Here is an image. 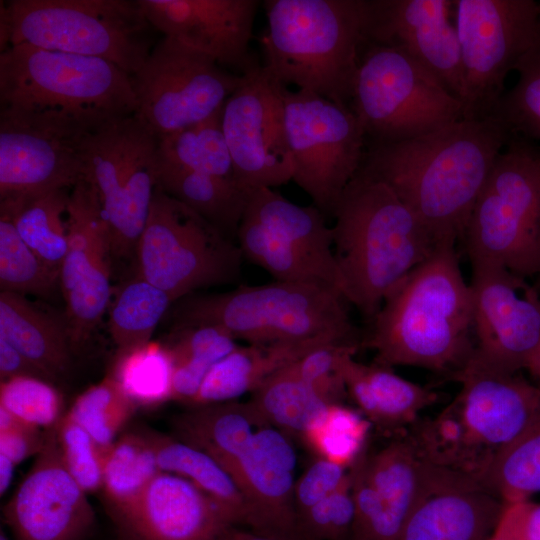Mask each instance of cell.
Segmentation results:
<instances>
[{
    "label": "cell",
    "instance_id": "cell-1",
    "mask_svg": "<svg viewBox=\"0 0 540 540\" xmlns=\"http://www.w3.org/2000/svg\"><path fill=\"white\" fill-rule=\"evenodd\" d=\"M511 137L496 116L461 119L406 141L366 146L357 173L387 185L437 241L457 242Z\"/></svg>",
    "mask_w": 540,
    "mask_h": 540
},
{
    "label": "cell",
    "instance_id": "cell-2",
    "mask_svg": "<svg viewBox=\"0 0 540 540\" xmlns=\"http://www.w3.org/2000/svg\"><path fill=\"white\" fill-rule=\"evenodd\" d=\"M456 241H442L387 294L366 340L375 361L455 374L474 346L470 283L462 275Z\"/></svg>",
    "mask_w": 540,
    "mask_h": 540
},
{
    "label": "cell",
    "instance_id": "cell-3",
    "mask_svg": "<svg viewBox=\"0 0 540 540\" xmlns=\"http://www.w3.org/2000/svg\"><path fill=\"white\" fill-rule=\"evenodd\" d=\"M332 216L344 297L369 319L392 288L441 243L387 185L359 173Z\"/></svg>",
    "mask_w": 540,
    "mask_h": 540
},
{
    "label": "cell",
    "instance_id": "cell-4",
    "mask_svg": "<svg viewBox=\"0 0 540 540\" xmlns=\"http://www.w3.org/2000/svg\"><path fill=\"white\" fill-rule=\"evenodd\" d=\"M263 68L278 83L350 108L369 42V0H265Z\"/></svg>",
    "mask_w": 540,
    "mask_h": 540
},
{
    "label": "cell",
    "instance_id": "cell-5",
    "mask_svg": "<svg viewBox=\"0 0 540 540\" xmlns=\"http://www.w3.org/2000/svg\"><path fill=\"white\" fill-rule=\"evenodd\" d=\"M343 295L321 283L275 281L187 298L175 310V328L221 327L247 344L329 337L358 344Z\"/></svg>",
    "mask_w": 540,
    "mask_h": 540
},
{
    "label": "cell",
    "instance_id": "cell-6",
    "mask_svg": "<svg viewBox=\"0 0 540 540\" xmlns=\"http://www.w3.org/2000/svg\"><path fill=\"white\" fill-rule=\"evenodd\" d=\"M139 1L10 0L0 5L1 51L12 45L105 59L129 76L153 46Z\"/></svg>",
    "mask_w": 540,
    "mask_h": 540
},
{
    "label": "cell",
    "instance_id": "cell-7",
    "mask_svg": "<svg viewBox=\"0 0 540 540\" xmlns=\"http://www.w3.org/2000/svg\"><path fill=\"white\" fill-rule=\"evenodd\" d=\"M471 265L540 276V148L512 136L472 209L463 238Z\"/></svg>",
    "mask_w": 540,
    "mask_h": 540
},
{
    "label": "cell",
    "instance_id": "cell-8",
    "mask_svg": "<svg viewBox=\"0 0 540 540\" xmlns=\"http://www.w3.org/2000/svg\"><path fill=\"white\" fill-rule=\"evenodd\" d=\"M350 109L366 146L413 139L463 119L462 104L398 48L368 42L354 78Z\"/></svg>",
    "mask_w": 540,
    "mask_h": 540
},
{
    "label": "cell",
    "instance_id": "cell-9",
    "mask_svg": "<svg viewBox=\"0 0 540 540\" xmlns=\"http://www.w3.org/2000/svg\"><path fill=\"white\" fill-rule=\"evenodd\" d=\"M0 107L114 117L137 105L131 76L114 63L19 44L0 53Z\"/></svg>",
    "mask_w": 540,
    "mask_h": 540
},
{
    "label": "cell",
    "instance_id": "cell-10",
    "mask_svg": "<svg viewBox=\"0 0 540 540\" xmlns=\"http://www.w3.org/2000/svg\"><path fill=\"white\" fill-rule=\"evenodd\" d=\"M157 153V136L136 113L105 121L85 141L83 179L100 199L113 257L136 253L157 186Z\"/></svg>",
    "mask_w": 540,
    "mask_h": 540
},
{
    "label": "cell",
    "instance_id": "cell-11",
    "mask_svg": "<svg viewBox=\"0 0 540 540\" xmlns=\"http://www.w3.org/2000/svg\"><path fill=\"white\" fill-rule=\"evenodd\" d=\"M135 255L138 274L173 301L237 282L243 261L236 241L157 186Z\"/></svg>",
    "mask_w": 540,
    "mask_h": 540
},
{
    "label": "cell",
    "instance_id": "cell-12",
    "mask_svg": "<svg viewBox=\"0 0 540 540\" xmlns=\"http://www.w3.org/2000/svg\"><path fill=\"white\" fill-rule=\"evenodd\" d=\"M114 117L0 107V200L74 187L87 137Z\"/></svg>",
    "mask_w": 540,
    "mask_h": 540
},
{
    "label": "cell",
    "instance_id": "cell-13",
    "mask_svg": "<svg viewBox=\"0 0 540 540\" xmlns=\"http://www.w3.org/2000/svg\"><path fill=\"white\" fill-rule=\"evenodd\" d=\"M466 120L493 116L505 79L540 37V3L533 0H454Z\"/></svg>",
    "mask_w": 540,
    "mask_h": 540
},
{
    "label": "cell",
    "instance_id": "cell-14",
    "mask_svg": "<svg viewBox=\"0 0 540 540\" xmlns=\"http://www.w3.org/2000/svg\"><path fill=\"white\" fill-rule=\"evenodd\" d=\"M283 103L292 181L325 216H332L361 166L363 129L349 107L312 92L284 87Z\"/></svg>",
    "mask_w": 540,
    "mask_h": 540
},
{
    "label": "cell",
    "instance_id": "cell-15",
    "mask_svg": "<svg viewBox=\"0 0 540 540\" xmlns=\"http://www.w3.org/2000/svg\"><path fill=\"white\" fill-rule=\"evenodd\" d=\"M242 79L210 56L163 36L131 76L135 113L159 139L220 112Z\"/></svg>",
    "mask_w": 540,
    "mask_h": 540
},
{
    "label": "cell",
    "instance_id": "cell-16",
    "mask_svg": "<svg viewBox=\"0 0 540 540\" xmlns=\"http://www.w3.org/2000/svg\"><path fill=\"white\" fill-rule=\"evenodd\" d=\"M262 64L245 74L226 100L221 127L235 180L246 191L292 181L293 163L285 124L283 89Z\"/></svg>",
    "mask_w": 540,
    "mask_h": 540
},
{
    "label": "cell",
    "instance_id": "cell-17",
    "mask_svg": "<svg viewBox=\"0 0 540 540\" xmlns=\"http://www.w3.org/2000/svg\"><path fill=\"white\" fill-rule=\"evenodd\" d=\"M471 266L475 346L468 362L502 373L526 370L540 347V294L505 268Z\"/></svg>",
    "mask_w": 540,
    "mask_h": 540
},
{
    "label": "cell",
    "instance_id": "cell-18",
    "mask_svg": "<svg viewBox=\"0 0 540 540\" xmlns=\"http://www.w3.org/2000/svg\"><path fill=\"white\" fill-rule=\"evenodd\" d=\"M68 249L59 271L64 317L74 350L85 345L110 306L112 246L95 188L82 179L71 188Z\"/></svg>",
    "mask_w": 540,
    "mask_h": 540
},
{
    "label": "cell",
    "instance_id": "cell-19",
    "mask_svg": "<svg viewBox=\"0 0 540 540\" xmlns=\"http://www.w3.org/2000/svg\"><path fill=\"white\" fill-rule=\"evenodd\" d=\"M2 513L15 540H85L92 532L93 508L63 463L55 427Z\"/></svg>",
    "mask_w": 540,
    "mask_h": 540
},
{
    "label": "cell",
    "instance_id": "cell-20",
    "mask_svg": "<svg viewBox=\"0 0 540 540\" xmlns=\"http://www.w3.org/2000/svg\"><path fill=\"white\" fill-rule=\"evenodd\" d=\"M368 40L400 49L461 102L463 76L454 0H369Z\"/></svg>",
    "mask_w": 540,
    "mask_h": 540
},
{
    "label": "cell",
    "instance_id": "cell-21",
    "mask_svg": "<svg viewBox=\"0 0 540 540\" xmlns=\"http://www.w3.org/2000/svg\"><path fill=\"white\" fill-rule=\"evenodd\" d=\"M152 27L243 75L259 62L250 53L258 0H138Z\"/></svg>",
    "mask_w": 540,
    "mask_h": 540
},
{
    "label": "cell",
    "instance_id": "cell-22",
    "mask_svg": "<svg viewBox=\"0 0 540 540\" xmlns=\"http://www.w3.org/2000/svg\"><path fill=\"white\" fill-rule=\"evenodd\" d=\"M122 540H218L238 525L189 480L161 472L115 521Z\"/></svg>",
    "mask_w": 540,
    "mask_h": 540
},
{
    "label": "cell",
    "instance_id": "cell-23",
    "mask_svg": "<svg viewBox=\"0 0 540 540\" xmlns=\"http://www.w3.org/2000/svg\"><path fill=\"white\" fill-rule=\"evenodd\" d=\"M455 398L472 442L488 453L513 442L540 412V387L519 373H502L471 362L454 374Z\"/></svg>",
    "mask_w": 540,
    "mask_h": 540
},
{
    "label": "cell",
    "instance_id": "cell-24",
    "mask_svg": "<svg viewBox=\"0 0 540 540\" xmlns=\"http://www.w3.org/2000/svg\"><path fill=\"white\" fill-rule=\"evenodd\" d=\"M296 454L287 434L266 425L251 438L229 470L249 512L248 527L300 533L294 502Z\"/></svg>",
    "mask_w": 540,
    "mask_h": 540
},
{
    "label": "cell",
    "instance_id": "cell-25",
    "mask_svg": "<svg viewBox=\"0 0 540 540\" xmlns=\"http://www.w3.org/2000/svg\"><path fill=\"white\" fill-rule=\"evenodd\" d=\"M367 481L405 523L415 507L431 494L482 485L478 480L427 461L411 439L396 441L363 458Z\"/></svg>",
    "mask_w": 540,
    "mask_h": 540
},
{
    "label": "cell",
    "instance_id": "cell-26",
    "mask_svg": "<svg viewBox=\"0 0 540 540\" xmlns=\"http://www.w3.org/2000/svg\"><path fill=\"white\" fill-rule=\"evenodd\" d=\"M503 507L482 485L437 492L411 512L399 540H489Z\"/></svg>",
    "mask_w": 540,
    "mask_h": 540
},
{
    "label": "cell",
    "instance_id": "cell-27",
    "mask_svg": "<svg viewBox=\"0 0 540 540\" xmlns=\"http://www.w3.org/2000/svg\"><path fill=\"white\" fill-rule=\"evenodd\" d=\"M328 343L343 342L329 337H319L299 341L238 345L212 366L190 406L229 402L245 393H252L278 371L297 362L314 348Z\"/></svg>",
    "mask_w": 540,
    "mask_h": 540
},
{
    "label": "cell",
    "instance_id": "cell-28",
    "mask_svg": "<svg viewBox=\"0 0 540 540\" xmlns=\"http://www.w3.org/2000/svg\"><path fill=\"white\" fill-rule=\"evenodd\" d=\"M0 337L34 363L52 383L68 376L75 350L65 317L52 315L24 295L1 291Z\"/></svg>",
    "mask_w": 540,
    "mask_h": 540
},
{
    "label": "cell",
    "instance_id": "cell-29",
    "mask_svg": "<svg viewBox=\"0 0 540 540\" xmlns=\"http://www.w3.org/2000/svg\"><path fill=\"white\" fill-rule=\"evenodd\" d=\"M354 354L344 356L339 374L346 391L371 422L385 427L408 424L437 401L432 390L402 378L388 366L357 362Z\"/></svg>",
    "mask_w": 540,
    "mask_h": 540
},
{
    "label": "cell",
    "instance_id": "cell-30",
    "mask_svg": "<svg viewBox=\"0 0 540 540\" xmlns=\"http://www.w3.org/2000/svg\"><path fill=\"white\" fill-rule=\"evenodd\" d=\"M244 213L321 268L344 297L343 282L333 252L332 227L328 226L325 214L316 206H300L274 188H259L249 193Z\"/></svg>",
    "mask_w": 540,
    "mask_h": 540
},
{
    "label": "cell",
    "instance_id": "cell-31",
    "mask_svg": "<svg viewBox=\"0 0 540 540\" xmlns=\"http://www.w3.org/2000/svg\"><path fill=\"white\" fill-rule=\"evenodd\" d=\"M268 424L248 401L192 407L174 423L178 439L210 455L228 473L253 435ZM229 474V473H228Z\"/></svg>",
    "mask_w": 540,
    "mask_h": 540
},
{
    "label": "cell",
    "instance_id": "cell-32",
    "mask_svg": "<svg viewBox=\"0 0 540 540\" xmlns=\"http://www.w3.org/2000/svg\"><path fill=\"white\" fill-rule=\"evenodd\" d=\"M157 187L236 241L249 191L233 179L158 159Z\"/></svg>",
    "mask_w": 540,
    "mask_h": 540
},
{
    "label": "cell",
    "instance_id": "cell-33",
    "mask_svg": "<svg viewBox=\"0 0 540 540\" xmlns=\"http://www.w3.org/2000/svg\"><path fill=\"white\" fill-rule=\"evenodd\" d=\"M161 472L185 478L213 498L234 519L248 526L247 503L224 468L204 451L173 437L145 430Z\"/></svg>",
    "mask_w": 540,
    "mask_h": 540
},
{
    "label": "cell",
    "instance_id": "cell-34",
    "mask_svg": "<svg viewBox=\"0 0 540 540\" xmlns=\"http://www.w3.org/2000/svg\"><path fill=\"white\" fill-rule=\"evenodd\" d=\"M70 190L57 189L29 197L0 200V209L10 213L22 240L57 272L68 249Z\"/></svg>",
    "mask_w": 540,
    "mask_h": 540
},
{
    "label": "cell",
    "instance_id": "cell-35",
    "mask_svg": "<svg viewBox=\"0 0 540 540\" xmlns=\"http://www.w3.org/2000/svg\"><path fill=\"white\" fill-rule=\"evenodd\" d=\"M293 364L263 382L249 402L271 426L302 437L314 419L336 402L301 378Z\"/></svg>",
    "mask_w": 540,
    "mask_h": 540
},
{
    "label": "cell",
    "instance_id": "cell-36",
    "mask_svg": "<svg viewBox=\"0 0 540 540\" xmlns=\"http://www.w3.org/2000/svg\"><path fill=\"white\" fill-rule=\"evenodd\" d=\"M159 473L145 430L123 433L114 441L106 451L102 487L114 522L132 507Z\"/></svg>",
    "mask_w": 540,
    "mask_h": 540
},
{
    "label": "cell",
    "instance_id": "cell-37",
    "mask_svg": "<svg viewBox=\"0 0 540 540\" xmlns=\"http://www.w3.org/2000/svg\"><path fill=\"white\" fill-rule=\"evenodd\" d=\"M410 439L430 463L466 474L481 484L492 462V457L472 442L455 399L435 418L419 423Z\"/></svg>",
    "mask_w": 540,
    "mask_h": 540
},
{
    "label": "cell",
    "instance_id": "cell-38",
    "mask_svg": "<svg viewBox=\"0 0 540 540\" xmlns=\"http://www.w3.org/2000/svg\"><path fill=\"white\" fill-rule=\"evenodd\" d=\"M236 242L243 259L264 269L275 281L321 283L338 290L321 268L245 213L237 232Z\"/></svg>",
    "mask_w": 540,
    "mask_h": 540
},
{
    "label": "cell",
    "instance_id": "cell-39",
    "mask_svg": "<svg viewBox=\"0 0 540 540\" xmlns=\"http://www.w3.org/2000/svg\"><path fill=\"white\" fill-rule=\"evenodd\" d=\"M172 298L141 275L127 281L109 306V332L117 352L150 342Z\"/></svg>",
    "mask_w": 540,
    "mask_h": 540
},
{
    "label": "cell",
    "instance_id": "cell-40",
    "mask_svg": "<svg viewBox=\"0 0 540 540\" xmlns=\"http://www.w3.org/2000/svg\"><path fill=\"white\" fill-rule=\"evenodd\" d=\"M483 486L504 504L540 492V412L527 428L494 456Z\"/></svg>",
    "mask_w": 540,
    "mask_h": 540
},
{
    "label": "cell",
    "instance_id": "cell-41",
    "mask_svg": "<svg viewBox=\"0 0 540 540\" xmlns=\"http://www.w3.org/2000/svg\"><path fill=\"white\" fill-rule=\"evenodd\" d=\"M174 362L167 345L148 342L117 352L111 375L139 407L172 400Z\"/></svg>",
    "mask_w": 540,
    "mask_h": 540
},
{
    "label": "cell",
    "instance_id": "cell-42",
    "mask_svg": "<svg viewBox=\"0 0 540 540\" xmlns=\"http://www.w3.org/2000/svg\"><path fill=\"white\" fill-rule=\"evenodd\" d=\"M221 112L159 138L158 159L235 180L231 154L221 127Z\"/></svg>",
    "mask_w": 540,
    "mask_h": 540
},
{
    "label": "cell",
    "instance_id": "cell-43",
    "mask_svg": "<svg viewBox=\"0 0 540 540\" xmlns=\"http://www.w3.org/2000/svg\"><path fill=\"white\" fill-rule=\"evenodd\" d=\"M0 288L51 298L60 291L59 272L46 265L22 240L12 216L0 209Z\"/></svg>",
    "mask_w": 540,
    "mask_h": 540
},
{
    "label": "cell",
    "instance_id": "cell-44",
    "mask_svg": "<svg viewBox=\"0 0 540 540\" xmlns=\"http://www.w3.org/2000/svg\"><path fill=\"white\" fill-rule=\"evenodd\" d=\"M370 422L355 410L334 403L314 419L301 438L318 458L347 468L363 454Z\"/></svg>",
    "mask_w": 540,
    "mask_h": 540
},
{
    "label": "cell",
    "instance_id": "cell-45",
    "mask_svg": "<svg viewBox=\"0 0 540 540\" xmlns=\"http://www.w3.org/2000/svg\"><path fill=\"white\" fill-rule=\"evenodd\" d=\"M137 408L116 380L107 375L82 392L67 413L107 450Z\"/></svg>",
    "mask_w": 540,
    "mask_h": 540
},
{
    "label": "cell",
    "instance_id": "cell-46",
    "mask_svg": "<svg viewBox=\"0 0 540 540\" xmlns=\"http://www.w3.org/2000/svg\"><path fill=\"white\" fill-rule=\"evenodd\" d=\"M514 71L518 73L517 82L504 92L493 116L504 122L511 136L540 140V37Z\"/></svg>",
    "mask_w": 540,
    "mask_h": 540
},
{
    "label": "cell",
    "instance_id": "cell-47",
    "mask_svg": "<svg viewBox=\"0 0 540 540\" xmlns=\"http://www.w3.org/2000/svg\"><path fill=\"white\" fill-rule=\"evenodd\" d=\"M0 407L43 430L55 427L66 413L63 396L54 383L27 376L1 381Z\"/></svg>",
    "mask_w": 540,
    "mask_h": 540
},
{
    "label": "cell",
    "instance_id": "cell-48",
    "mask_svg": "<svg viewBox=\"0 0 540 540\" xmlns=\"http://www.w3.org/2000/svg\"><path fill=\"white\" fill-rule=\"evenodd\" d=\"M55 429L63 463L74 480L86 493L102 489L108 449L102 448L67 412Z\"/></svg>",
    "mask_w": 540,
    "mask_h": 540
},
{
    "label": "cell",
    "instance_id": "cell-49",
    "mask_svg": "<svg viewBox=\"0 0 540 540\" xmlns=\"http://www.w3.org/2000/svg\"><path fill=\"white\" fill-rule=\"evenodd\" d=\"M362 454L352 466L355 515L354 540H399L405 520L396 514L367 481Z\"/></svg>",
    "mask_w": 540,
    "mask_h": 540
},
{
    "label": "cell",
    "instance_id": "cell-50",
    "mask_svg": "<svg viewBox=\"0 0 540 540\" xmlns=\"http://www.w3.org/2000/svg\"><path fill=\"white\" fill-rule=\"evenodd\" d=\"M354 515L350 472L339 489L297 515V529L309 540H340L352 531Z\"/></svg>",
    "mask_w": 540,
    "mask_h": 540
},
{
    "label": "cell",
    "instance_id": "cell-51",
    "mask_svg": "<svg viewBox=\"0 0 540 540\" xmlns=\"http://www.w3.org/2000/svg\"><path fill=\"white\" fill-rule=\"evenodd\" d=\"M236 341L221 327L195 325L175 328L167 347L174 363L189 361L212 368L239 345Z\"/></svg>",
    "mask_w": 540,
    "mask_h": 540
},
{
    "label": "cell",
    "instance_id": "cell-52",
    "mask_svg": "<svg viewBox=\"0 0 540 540\" xmlns=\"http://www.w3.org/2000/svg\"><path fill=\"white\" fill-rule=\"evenodd\" d=\"M358 347V344L347 343L324 344L305 354L293 365L301 378L339 403L346 390L339 374L341 361L348 353H356Z\"/></svg>",
    "mask_w": 540,
    "mask_h": 540
},
{
    "label": "cell",
    "instance_id": "cell-53",
    "mask_svg": "<svg viewBox=\"0 0 540 540\" xmlns=\"http://www.w3.org/2000/svg\"><path fill=\"white\" fill-rule=\"evenodd\" d=\"M350 472L336 463L318 458L295 482L294 502L296 515L314 506L348 479Z\"/></svg>",
    "mask_w": 540,
    "mask_h": 540
},
{
    "label": "cell",
    "instance_id": "cell-54",
    "mask_svg": "<svg viewBox=\"0 0 540 540\" xmlns=\"http://www.w3.org/2000/svg\"><path fill=\"white\" fill-rule=\"evenodd\" d=\"M46 440V430L28 425L0 407V454L16 465L38 455Z\"/></svg>",
    "mask_w": 540,
    "mask_h": 540
},
{
    "label": "cell",
    "instance_id": "cell-55",
    "mask_svg": "<svg viewBox=\"0 0 540 540\" xmlns=\"http://www.w3.org/2000/svg\"><path fill=\"white\" fill-rule=\"evenodd\" d=\"M500 521L510 540H540V504L530 500L504 504Z\"/></svg>",
    "mask_w": 540,
    "mask_h": 540
},
{
    "label": "cell",
    "instance_id": "cell-56",
    "mask_svg": "<svg viewBox=\"0 0 540 540\" xmlns=\"http://www.w3.org/2000/svg\"><path fill=\"white\" fill-rule=\"evenodd\" d=\"M36 377L51 382L48 377L6 339L0 337V379Z\"/></svg>",
    "mask_w": 540,
    "mask_h": 540
},
{
    "label": "cell",
    "instance_id": "cell-57",
    "mask_svg": "<svg viewBox=\"0 0 540 540\" xmlns=\"http://www.w3.org/2000/svg\"><path fill=\"white\" fill-rule=\"evenodd\" d=\"M218 540H309L301 533H276L250 528L244 525L231 526Z\"/></svg>",
    "mask_w": 540,
    "mask_h": 540
},
{
    "label": "cell",
    "instance_id": "cell-58",
    "mask_svg": "<svg viewBox=\"0 0 540 540\" xmlns=\"http://www.w3.org/2000/svg\"><path fill=\"white\" fill-rule=\"evenodd\" d=\"M16 464L8 457L0 454V494L1 496L9 489L14 475Z\"/></svg>",
    "mask_w": 540,
    "mask_h": 540
},
{
    "label": "cell",
    "instance_id": "cell-59",
    "mask_svg": "<svg viewBox=\"0 0 540 540\" xmlns=\"http://www.w3.org/2000/svg\"><path fill=\"white\" fill-rule=\"evenodd\" d=\"M526 370L531 375L534 383L540 387V347L530 360Z\"/></svg>",
    "mask_w": 540,
    "mask_h": 540
},
{
    "label": "cell",
    "instance_id": "cell-60",
    "mask_svg": "<svg viewBox=\"0 0 540 540\" xmlns=\"http://www.w3.org/2000/svg\"><path fill=\"white\" fill-rule=\"evenodd\" d=\"M489 540H510L503 523L500 521V518Z\"/></svg>",
    "mask_w": 540,
    "mask_h": 540
},
{
    "label": "cell",
    "instance_id": "cell-61",
    "mask_svg": "<svg viewBox=\"0 0 540 540\" xmlns=\"http://www.w3.org/2000/svg\"><path fill=\"white\" fill-rule=\"evenodd\" d=\"M0 540H10L7 534L5 533V531L3 530V528H1V531H0Z\"/></svg>",
    "mask_w": 540,
    "mask_h": 540
}]
</instances>
